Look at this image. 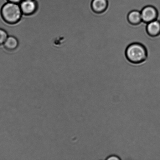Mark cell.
I'll list each match as a JSON object with an SVG mask.
<instances>
[{"label": "cell", "mask_w": 160, "mask_h": 160, "mask_svg": "<svg viewBox=\"0 0 160 160\" xmlns=\"http://www.w3.org/2000/svg\"><path fill=\"white\" fill-rule=\"evenodd\" d=\"M120 159H119V158L117 157V156H112L110 157L109 158H108V159H107V160H120Z\"/></svg>", "instance_id": "cell-12"}, {"label": "cell", "mask_w": 160, "mask_h": 160, "mask_svg": "<svg viewBox=\"0 0 160 160\" xmlns=\"http://www.w3.org/2000/svg\"><path fill=\"white\" fill-rule=\"evenodd\" d=\"M128 20L133 24H137L142 21L141 12L138 10H133L128 15Z\"/></svg>", "instance_id": "cell-9"}, {"label": "cell", "mask_w": 160, "mask_h": 160, "mask_svg": "<svg viewBox=\"0 0 160 160\" xmlns=\"http://www.w3.org/2000/svg\"><path fill=\"white\" fill-rule=\"evenodd\" d=\"M147 31L150 35L155 37L160 34V22L157 19L147 23Z\"/></svg>", "instance_id": "cell-6"}, {"label": "cell", "mask_w": 160, "mask_h": 160, "mask_svg": "<svg viewBox=\"0 0 160 160\" xmlns=\"http://www.w3.org/2000/svg\"><path fill=\"white\" fill-rule=\"evenodd\" d=\"M107 5V0H93L92 7L95 12L101 13L106 10Z\"/></svg>", "instance_id": "cell-7"}, {"label": "cell", "mask_w": 160, "mask_h": 160, "mask_svg": "<svg viewBox=\"0 0 160 160\" xmlns=\"http://www.w3.org/2000/svg\"><path fill=\"white\" fill-rule=\"evenodd\" d=\"M141 12L142 20L146 23L150 22L157 18V11L152 6H146L142 9Z\"/></svg>", "instance_id": "cell-4"}, {"label": "cell", "mask_w": 160, "mask_h": 160, "mask_svg": "<svg viewBox=\"0 0 160 160\" xmlns=\"http://www.w3.org/2000/svg\"><path fill=\"white\" fill-rule=\"evenodd\" d=\"M8 37L7 32L2 28H0V46L3 45Z\"/></svg>", "instance_id": "cell-10"}, {"label": "cell", "mask_w": 160, "mask_h": 160, "mask_svg": "<svg viewBox=\"0 0 160 160\" xmlns=\"http://www.w3.org/2000/svg\"><path fill=\"white\" fill-rule=\"evenodd\" d=\"M22 12L26 15L34 13L37 10V3L34 0H23L19 4Z\"/></svg>", "instance_id": "cell-5"}, {"label": "cell", "mask_w": 160, "mask_h": 160, "mask_svg": "<svg viewBox=\"0 0 160 160\" xmlns=\"http://www.w3.org/2000/svg\"><path fill=\"white\" fill-rule=\"evenodd\" d=\"M37 9L23 14L16 27L22 37L46 58L77 56L81 28L78 0H34Z\"/></svg>", "instance_id": "cell-1"}, {"label": "cell", "mask_w": 160, "mask_h": 160, "mask_svg": "<svg viewBox=\"0 0 160 160\" xmlns=\"http://www.w3.org/2000/svg\"><path fill=\"white\" fill-rule=\"evenodd\" d=\"M18 44V40L16 38L8 36L3 45L5 49L8 51H13L17 48Z\"/></svg>", "instance_id": "cell-8"}, {"label": "cell", "mask_w": 160, "mask_h": 160, "mask_svg": "<svg viewBox=\"0 0 160 160\" xmlns=\"http://www.w3.org/2000/svg\"><path fill=\"white\" fill-rule=\"evenodd\" d=\"M126 55L131 62L138 63L143 62L147 59V53L143 45L140 43H134L128 47Z\"/></svg>", "instance_id": "cell-3"}, {"label": "cell", "mask_w": 160, "mask_h": 160, "mask_svg": "<svg viewBox=\"0 0 160 160\" xmlns=\"http://www.w3.org/2000/svg\"><path fill=\"white\" fill-rule=\"evenodd\" d=\"M23 14L19 4L10 2L5 4L0 10L2 18L11 24L19 21Z\"/></svg>", "instance_id": "cell-2"}, {"label": "cell", "mask_w": 160, "mask_h": 160, "mask_svg": "<svg viewBox=\"0 0 160 160\" xmlns=\"http://www.w3.org/2000/svg\"><path fill=\"white\" fill-rule=\"evenodd\" d=\"M23 0H8V2L16 3V4H19Z\"/></svg>", "instance_id": "cell-11"}]
</instances>
